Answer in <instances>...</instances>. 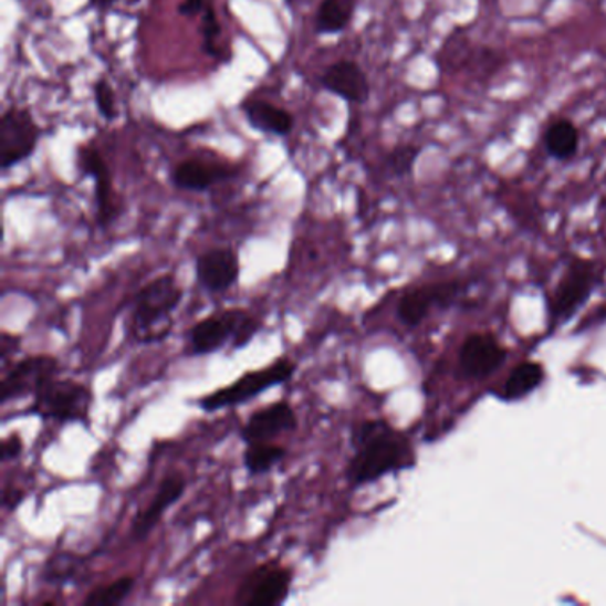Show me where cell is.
<instances>
[{
  "instance_id": "cell-1",
  "label": "cell",
  "mask_w": 606,
  "mask_h": 606,
  "mask_svg": "<svg viewBox=\"0 0 606 606\" xmlns=\"http://www.w3.org/2000/svg\"><path fill=\"white\" fill-rule=\"evenodd\" d=\"M353 458L345 477L353 485L377 482L383 477L415 467L417 456L408 436L385 420L359 421L354 427Z\"/></svg>"
},
{
  "instance_id": "cell-2",
  "label": "cell",
  "mask_w": 606,
  "mask_h": 606,
  "mask_svg": "<svg viewBox=\"0 0 606 606\" xmlns=\"http://www.w3.org/2000/svg\"><path fill=\"white\" fill-rule=\"evenodd\" d=\"M184 299V289L173 274H163L146 283L132 303L127 333L136 344L149 345L168 338L175 326V312Z\"/></svg>"
},
{
  "instance_id": "cell-3",
  "label": "cell",
  "mask_w": 606,
  "mask_h": 606,
  "mask_svg": "<svg viewBox=\"0 0 606 606\" xmlns=\"http://www.w3.org/2000/svg\"><path fill=\"white\" fill-rule=\"evenodd\" d=\"M262 330V322L240 309L221 310L187 331V356H207L230 345L242 348Z\"/></svg>"
},
{
  "instance_id": "cell-4",
  "label": "cell",
  "mask_w": 606,
  "mask_h": 606,
  "mask_svg": "<svg viewBox=\"0 0 606 606\" xmlns=\"http://www.w3.org/2000/svg\"><path fill=\"white\" fill-rule=\"evenodd\" d=\"M93 391L90 386L69 377H52L32 395L29 412L58 424H86Z\"/></svg>"
},
{
  "instance_id": "cell-5",
  "label": "cell",
  "mask_w": 606,
  "mask_h": 606,
  "mask_svg": "<svg viewBox=\"0 0 606 606\" xmlns=\"http://www.w3.org/2000/svg\"><path fill=\"white\" fill-rule=\"evenodd\" d=\"M297 365L292 359L280 358L268 367L251 370L231 385L216 389L212 394L199 398L198 406L205 412L221 411V409L236 408L239 404L249 403L251 398L259 397L263 391L274 386L285 385L294 377Z\"/></svg>"
},
{
  "instance_id": "cell-6",
  "label": "cell",
  "mask_w": 606,
  "mask_h": 606,
  "mask_svg": "<svg viewBox=\"0 0 606 606\" xmlns=\"http://www.w3.org/2000/svg\"><path fill=\"white\" fill-rule=\"evenodd\" d=\"M43 130L31 111L10 107L0 118V166L4 171L31 159Z\"/></svg>"
},
{
  "instance_id": "cell-7",
  "label": "cell",
  "mask_w": 606,
  "mask_h": 606,
  "mask_svg": "<svg viewBox=\"0 0 606 606\" xmlns=\"http://www.w3.org/2000/svg\"><path fill=\"white\" fill-rule=\"evenodd\" d=\"M294 584V571L278 562H265L249 571L242 578L236 594L237 605L278 606L283 605Z\"/></svg>"
},
{
  "instance_id": "cell-8",
  "label": "cell",
  "mask_w": 606,
  "mask_h": 606,
  "mask_svg": "<svg viewBox=\"0 0 606 606\" xmlns=\"http://www.w3.org/2000/svg\"><path fill=\"white\" fill-rule=\"evenodd\" d=\"M602 281V271L596 263L576 260L550 297V322L564 324L587 301L588 295Z\"/></svg>"
},
{
  "instance_id": "cell-9",
  "label": "cell",
  "mask_w": 606,
  "mask_h": 606,
  "mask_svg": "<svg viewBox=\"0 0 606 606\" xmlns=\"http://www.w3.org/2000/svg\"><path fill=\"white\" fill-rule=\"evenodd\" d=\"M58 372L60 362L49 354H36L13 363L0 383V403L8 404L36 395L46 380L58 376Z\"/></svg>"
},
{
  "instance_id": "cell-10",
  "label": "cell",
  "mask_w": 606,
  "mask_h": 606,
  "mask_svg": "<svg viewBox=\"0 0 606 606\" xmlns=\"http://www.w3.org/2000/svg\"><path fill=\"white\" fill-rule=\"evenodd\" d=\"M77 168L84 177L95 184L96 219L100 227H109L119 216V205L113 187V175L109 166L98 149L93 146H82L77 152Z\"/></svg>"
},
{
  "instance_id": "cell-11",
  "label": "cell",
  "mask_w": 606,
  "mask_h": 606,
  "mask_svg": "<svg viewBox=\"0 0 606 606\" xmlns=\"http://www.w3.org/2000/svg\"><path fill=\"white\" fill-rule=\"evenodd\" d=\"M505 359L508 348L491 333H473L459 351V367L468 379H485L502 367Z\"/></svg>"
},
{
  "instance_id": "cell-12",
  "label": "cell",
  "mask_w": 606,
  "mask_h": 606,
  "mask_svg": "<svg viewBox=\"0 0 606 606\" xmlns=\"http://www.w3.org/2000/svg\"><path fill=\"white\" fill-rule=\"evenodd\" d=\"M196 281L209 294H224L237 285L240 276L239 254L236 249L213 248L196 259Z\"/></svg>"
},
{
  "instance_id": "cell-13",
  "label": "cell",
  "mask_w": 606,
  "mask_h": 606,
  "mask_svg": "<svg viewBox=\"0 0 606 606\" xmlns=\"http://www.w3.org/2000/svg\"><path fill=\"white\" fill-rule=\"evenodd\" d=\"M458 283H435L408 290L398 301V321L403 322L404 326H420L432 310L452 303L453 297L458 295Z\"/></svg>"
},
{
  "instance_id": "cell-14",
  "label": "cell",
  "mask_w": 606,
  "mask_h": 606,
  "mask_svg": "<svg viewBox=\"0 0 606 606\" xmlns=\"http://www.w3.org/2000/svg\"><path fill=\"white\" fill-rule=\"evenodd\" d=\"M297 412L292 408V404L289 400H278L263 406L248 418L244 427L240 429V439L245 445L254 441H274L281 435L297 429Z\"/></svg>"
},
{
  "instance_id": "cell-15",
  "label": "cell",
  "mask_w": 606,
  "mask_h": 606,
  "mask_svg": "<svg viewBox=\"0 0 606 606\" xmlns=\"http://www.w3.org/2000/svg\"><path fill=\"white\" fill-rule=\"evenodd\" d=\"M187 480L180 471L169 473L160 480L159 488L155 491L154 498L149 500L145 511H139L134 523H132L130 535L134 541H145L149 532L159 525L164 514L169 508L186 493Z\"/></svg>"
},
{
  "instance_id": "cell-16",
  "label": "cell",
  "mask_w": 606,
  "mask_h": 606,
  "mask_svg": "<svg viewBox=\"0 0 606 606\" xmlns=\"http://www.w3.org/2000/svg\"><path fill=\"white\" fill-rule=\"evenodd\" d=\"M321 86L351 104H367L370 98L367 73L356 61L339 60L327 66L326 72L322 73Z\"/></svg>"
},
{
  "instance_id": "cell-17",
  "label": "cell",
  "mask_w": 606,
  "mask_h": 606,
  "mask_svg": "<svg viewBox=\"0 0 606 606\" xmlns=\"http://www.w3.org/2000/svg\"><path fill=\"white\" fill-rule=\"evenodd\" d=\"M239 169L230 164L207 163V160H181L171 171L173 186L190 192H205L221 181L231 180Z\"/></svg>"
},
{
  "instance_id": "cell-18",
  "label": "cell",
  "mask_w": 606,
  "mask_h": 606,
  "mask_svg": "<svg viewBox=\"0 0 606 606\" xmlns=\"http://www.w3.org/2000/svg\"><path fill=\"white\" fill-rule=\"evenodd\" d=\"M240 109L254 130L278 137L289 136L290 132L294 130L295 119L292 113L280 105L271 104L268 100H245Z\"/></svg>"
},
{
  "instance_id": "cell-19",
  "label": "cell",
  "mask_w": 606,
  "mask_h": 606,
  "mask_svg": "<svg viewBox=\"0 0 606 606\" xmlns=\"http://www.w3.org/2000/svg\"><path fill=\"white\" fill-rule=\"evenodd\" d=\"M544 146L553 159H573L579 148L578 127L571 119H555L547 125L546 132H544Z\"/></svg>"
},
{
  "instance_id": "cell-20",
  "label": "cell",
  "mask_w": 606,
  "mask_h": 606,
  "mask_svg": "<svg viewBox=\"0 0 606 606\" xmlns=\"http://www.w3.org/2000/svg\"><path fill=\"white\" fill-rule=\"evenodd\" d=\"M358 0H322L313 29L317 34H339L353 22Z\"/></svg>"
},
{
  "instance_id": "cell-21",
  "label": "cell",
  "mask_w": 606,
  "mask_h": 606,
  "mask_svg": "<svg viewBox=\"0 0 606 606\" xmlns=\"http://www.w3.org/2000/svg\"><path fill=\"white\" fill-rule=\"evenodd\" d=\"M286 453L289 450L283 445L274 443V441H254V443L245 445L242 461L251 476H265L286 458Z\"/></svg>"
},
{
  "instance_id": "cell-22",
  "label": "cell",
  "mask_w": 606,
  "mask_h": 606,
  "mask_svg": "<svg viewBox=\"0 0 606 606\" xmlns=\"http://www.w3.org/2000/svg\"><path fill=\"white\" fill-rule=\"evenodd\" d=\"M544 377H546V372H544L541 363H521L511 372L508 383L503 386V398L505 400H520V398L529 397L532 391L543 385Z\"/></svg>"
},
{
  "instance_id": "cell-23",
  "label": "cell",
  "mask_w": 606,
  "mask_h": 606,
  "mask_svg": "<svg viewBox=\"0 0 606 606\" xmlns=\"http://www.w3.org/2000/svg\"><path fill=\"white\" fill-rule=\"evenodd\" d=\"M136 587V578L132 575L122 576V578L114 579L111 584L96 587L95 591H91L84 599V605L87 606H111L119 605L130 596L132 591Z\"/></svg>"
},
{
  "instance_id": "cell-24",
  "label": "cell",
  "mask_w": 606,
  "mask_h": 606,
  "mask_svg": "<svg viewBox=\"0 0 606 606\" xmlns=\"http://www.w3.org/2000/svg\"><path fill=\"white\" fill-rule=\"evenodd\" d=\"M201 23H199V31H201V40H203V52L213 60H221L227 63L228 55L222 46L219 45L222 36L221 22H219L218 13H216V8H213L212 2H209L207 10L203 13L199 14Z\"/></svg>"
},
{
  "instance_id": "cell-25",
  "label": "cell",
  "mask_w": 606,
  "mask_h": 606,
  "mask_svg": "<svg viewBox=\"0 0 606 606\" xmlns=\"http://www.w3.org/2000/svg\"><path fill=\"white\" fill-rule=\"evenodd\" d=\"M82 570H84V564L81 558L70 555V553H61L46 562L43 579L49 584L69 585L82 575Z\"/></svg>"
},
{
  "instance_id": "cell-26",
  "label": "cell",
  "mask_w": 606,
  "mask_h": 606,
  "mask_svg": "<svg viewBox=\"0 0 606 606\" xmlns=\"http://www.w3.org/2000/svg\"><path fill=\"white\" fill-rule=\"evenodd\" d=\"M420 152V146L412 145V143L395 146L386 155V168L395 177H408V175H411L415 164H417Z\"/></svg>"
},
{
  "instance_id": "cell-27",
  "label": "cell",
  "mask_w": 606,
  "mask_h": 606,
  "mask_svg": "<svg viewBox=\"0 0 606 606\" xmlns=\"http://www.w3.org/2000/svg\"><path fill=\"white\" fill-rule=\"evenodd\" d=\"M93 95H95L96 109H98L100 116L113 122L118 118V105H116V95H114L113 86L109 81L104 77H100L93 86Z\"/></svg>"
},
{
  "instance_id": "cell-28",
  "label": "cell",
  "mask_w": 606,
  "mask_h": 606,
  "mask_svg": "<svg viewBox=\"0 0 606 606\" xmlns=\"http://www.w3.org/2000/svg\"><path fill=\"white\" fill-rule=\"evenodd\" d=\"M23 452V439L20 435L13 432L8 438L2 439L0 445V453H2V462H11L14 459H19Z\"/></svg>"
},
{
  "instance_id": "cell-29",
  "label": "cell",
  "mask_w": 606,
  "mask_h": 606,
  "mask_svg": "<svg viewBox=\"0 0 606 606\" xmlns=\"http://www.w3.org/2000/svg\"><path fill=\"white\" fill-rule=\"evenodd\" d=\"M209 2L210 0H181L180 6H178V13L181 17H189V19L199 17V14L207 10Z\"/></svg>"
},
{
  "instance_id": "cell-30",
  "label": "cell",
  "mask_w": 606,
  "mask_h": 606,
  "mask_svg": "<svg viewBox=\"0 0 606 606\" xmlns=\"http://www.w3.org/2000/svg\"><path fill=\"white\" fill-rule=\"evenodd\" d=\"M23 498H25V493H23L22 489L6 488L4 493H2V505L8 511H13V509L19 508L20 503L23 502Z\"/></svg>"
},
{
  "instance_id": "cell-31",
  "label": "cell",
  "mask_w": 606,
  "mask_h": 606,
  "mask_svg": "<svg viewBox=\"0 0 606 606\" xmlns=\"http://www.w3.org/2000/svg\"><path fill=\"white\" fill-rule=\"evenodd\" d=\"M19 345L20 336L8 335V333H4V335H2V344H0V353H2V359H4L6 362L11 353H17V348H19Z\"/></svg>"
}]
</instances>
